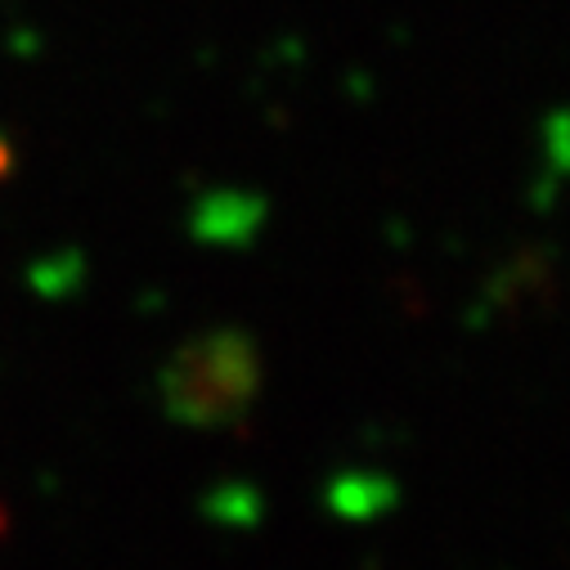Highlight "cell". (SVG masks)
<instances>
[{
    "label": "cell",
    "instance_id": "1",
    "mask_svg": "<svg viewBox=\"0 0 570 570\" xmlns=\"http://www.w3.org/2000/svg\"><path fill=\"white\" fill-rule=\"evenodd\" d=\"M256 391H261V355L243 333L212 337L198 351H189L180 364V404L198 422L238 417Z\"/></svg>",
    "mask_w": 570,
    "mask_h": 570
},
{
    "label": "cell",
    "instance_id": "2",
    "mask_svg": "<svg viewBox=\"0 0 570 570\" xmlns=\"http://www.w3.org/2000/svg\"><path fill=\"white\" fill-rule=\"evenodd\" d=\"M548 288H552V261H548L543 252H517V256L490 278L494 311H508V315L534 311Z\"/></svg>",
    "mask_w": 570,
    "mask_h": 570
}]
</instances>
